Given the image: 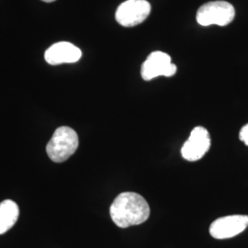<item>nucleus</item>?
I'll return each instance as SVG.
<instances>
[{
    "mask_svg": "<svg viewBox=\"0 0 248 248\" xmlns=\"http://www.w3.org/2000/svg\"><path fill=\"white\" fill-rule=\"evenodd\" d=\"M109 214L120 228L139 225L150 216V207L142 196L135 192H123L110 205Z\"/></svg>",
    "mask_w": 248,
    "mask_h": 248,
    "instance_id": "1",
    "label": "nucleus"
},
{
    "mask_svg": "<svg viewBox=\"0 0 248 248\" xmlns=\"http://www.w3.org/2000/svg\"><path fill=\"white\" fill-rule=\"evenodd\" d=\"M78 143V136L76 131L70 127L62 126L55 130L46 146V152L49 158L54 163H62L75 154Z\"/></svg>",
    "mask_w": 248,
    "mask_h": 248,
    "instance_id": "2",
    "label": "nucleus"
},
{
    "mask_svg": "<svg viewBox=\"0 0 248 248\" xmlns=\"http://www.w3.org/2000/svg\"><path fill=\"white\" fill-rule=\"evenodd\" d=\"M235 16L232 5L226 1H212L200 7L197 12V21L202 26L219 25L226 26L230 24Z\"/></svg>",
    "mask_w": 248,
    "mask_h": 248,
    "instance_id": "3",
    "label": "nucleus"
},
{
    "mask_svg": "<svg viewBox=\"0 0 248 248\" xmlns=\"http://www.w3.org/2000/svg\"><path fill=\"white\" fill-rule=\"evenodd\" d=\"M150 3L146 0H127L116 10L115 18L122 26L130 28L139 25L148 18Z\"/></svg>",
    "mask_w": 248,
    "mask_h": 248,
    "instance_id": "4",
    "label": "nucleus"
},
{
    "mask_svg": "<svg viewBox=\"0 0 248 248\" xmlns=\"http://www.w3.org/2000/svg\"><path fill=\"white\" fill-rule=\"evenodd\" d=\"M177 72L176 64L172 63L171 57L168 53L163 52H154L147 57V59L142 63V79L150 81L160 76L172 77Z\"/></svg>",
    "mask_w": 248,
    "mask_h": 248,
    "instance_id": "5",
    "label": "nucleus"
},
{
    "mask_svg": "<svg viewBox=\"0 0 248 248\" xmlns=\"http://www.w3.org/2000/svg\"><path fill=\"white\" fill-rule=\"evenodd\" d=\"M211 136L209 132L202 126L195 127L181 148L182 157L189 162L202 159L210 150Z\"/></svg>",
    "mask_w": 248,
    "mask_h": 248,
    "instance_id": "6",
    "label": "nucleus"
},
{
    "mask_svg": "<svg viewBox=\"0 0 248 248\" xmlns=\"http://www.w3.org/2000/svg\"><path fill=\"white\" fill-rule=\"evenodd\" d=\"M248 215H230L215 220L210 226V233L215 239H228L248 228Z\"/></svg>",
    "mask_w": 248,
    "mask_h": 248,
    "instance_id": "7",
    "label": "nucleus"
},
{
    "mask_svg": "<svg viewBox=\"0 0 248 248\" xmlns=\"http://www.w3.org/2000/svg\"><path fill=\"white\" fill-rule=\"evenodd\" d=\"M81 56L82 52L79 48L68 42L56 43L49 47L45 53V61L51 65L77 62Z\"/></svg>",
    "mask_w": 248,
    "mask_h": 248,
    "instance_id": "8",
    "label": "nucleus"
},
{
    "mask_svg": "<svg viewBox=\"0 0 248 248\" xmlns=\"http://www.w3.org/2000/svg\"><path fill=\"white\" fill-rule=\"evenodd\" d=\"M18 204L11 200H6L0 203V234H4L11 229L18 221Z\"/></svg>",
    "mask_w": 248,
    "mask_h": 248,
    "instance_id": "9",
    "label": "nucleus"
},
{
    "mask_svg": "<svg viewBox=\"0 0 248 248\" xmlns=\"http://www.w3.org/2000/svg\"><path fill=\"white\" fill-rule=\"evenodd\" d=\"M239 139L248 146V124L242 127L239 133Z\"/></svg>",
    "mask_w": 248,
    "mask_h": 248,
    "instance_id": "10",
    "label": "nucleus"
},
{
    "mask_svg": "<svg viewBox=\"0 0 248 248\" xmlns=\"http://www.w3.org/2000/svg\"><path fill=\"white\" fill-rule=\"evenodd\" d=\"M42 1L46 2V3H51V2H53V1H55V0H42Z\"/></svg>",
    "mask_w": 248,
    "mask_h": 248,
    "instance_id": "11",
    "label": "nucleus"
}]
</instances>
